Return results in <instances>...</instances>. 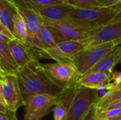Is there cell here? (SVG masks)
<instances>
[{
  "instance_id": "obj_1",
  "label": "cell",
  "mask_w": 121,
  "mask_h": 120,
  "mask_svg": "<svg viewBox=\"0 0 121 120\" xmlns=\"http://www.w3.org/2000/svg\"><path fill=\"white\" fill-rule=\"evenodd\" d=\"M14 75L24 103L30 96L37 94H49L58 97L64 90L48 78L39 61H33L20 68Z\"/></svg>"
},
{
  "instance_id": "obj_2",
  "label": "cell",
  "mask_w": 121,
  "mask_h": 120,
  "mask_svg": "<svg viewBox=\"0 0 121 120\" xmlns=\"http://www.w3.org/2000/svg\"><path fill=\"white\" fill-rule=\"evenodd\" d=\"M121 4L110 8H73L68 19L81 25L97 28L121 19Z\"/></svg>"
},
{
  "instance_id": "obj_3",
  "label": "cell",
  "mask_w": 121,
  "mask_h": 120,
  "mask_svg": "<svg viewBox=\"0 0 121 120\" xmlns=\"http://www.w3.org/2000/svg\"><path fill=\"white\" fill-rule=\"evenodd\" d=\"M40 66L48 78L63 89L77 84L82 77V74L70 59L57 61L55 63H40Z\"/></svg>"
},
{
  "instance_id": "obj_4",
  "label": "cell",
  "mask_w": 121,
  "mask_h": 120,
  "mask_svg": "<svg viewBox=\"0 0 121 120\" xmlns=\"http://www.w3.org/2000/svg\"><path fill=\"white\" fill-rule=\"evenodd\" d=\"M44 25L53 35L56 43L69 40H82L91 37V32L96 29L81 25L69 19L60 21L43 20Z\"/></svg>"
},
{
  "instance_id": "obj_5",
  "label": "cell",
  "mask_w": 121,
  "mask_h": 120,
  "mask_svg": "<svg viewBox=\"0 0 121 120\" xmlns=\"http://www.w3.org/2000/svg\"><path fill=\"white\" fill-rule=\"evenodd\" d=\"M120 44L121 40L88 47L70 59L82 76Z\"/></svg>"
},
{
  "instance_id": "obj_6",
  "label": "cell",
  "mask_w": 121,
  "mask_h": 120,
  "mask_svg": "<svg viewBox=\"0 0 121 120\" xmlns=\"http://www.w3.org/2000/svg\"><path fill=\"white\" fill-rule=\"evenodd\" d=\"M16 11L22 16L27 30V44L43 50L38 33L43 24V18L34 10L27 6L22 0H9Z\"/></svg>"
},
{
  "instance_id": "obj_7",
  "label": "cell",
  "mask_w": 121,
  "mask_h": 120,
  "mask_svg": "<svg viewBox=\"0 0 121 120\" xmlns=\"http://www.w3.org/2000/svg\"><path fill=\"white\" fill-rule=\"evenodd\" d=\"M97 101L96 89L79 86L68 111L66 120H82Z\"/></svg>"
},
{
  "instance_id": "obj_8",
  "label": "cell",
  "mask_w": 121,
  "mask_h": 120,
  "mask_svg": "<svg viewBox=\"0 0 121 120\" xmlns=\"http://www.w3.org/2000/svg\"><path fill=\"white\" fill-rule=\"evenodd\" d=\"M58 97L49 94L30 96L24 103V120H40L57 103Z\"/></svg>"
},
{
  "instance_id": "obj_9",
  "label": "cell",
  "mask_w": 121,
  "mask_h": 120,
  "mask_svg": "<svg viewBox=\"0 0 121 120\" xmlns=\"http://www.w3.org/2000/svg\"><path fill=\"white\" fill-rule=\"evenodd\" d=\"M90 44V38L82 40H69L57 43L55 47L40 51V59H51L55 62L67 59L80 52L82 50L88 47Z\"/></svg>"
},
{
  "instance_id": "obj_10",
  "label": "cell",
  "mask_w": 121,
  "mask_h": 120,
  "mask_svg": "<svg viewBox=\"0 0 121 120\" xmlns=\"http://www.w3.org/2000/svg\"><path fill=\"white\" fill-rule=\"evenodd\" d=\"M2 95L7 109L11 112L24 105L18 83L15 75H6L1 81Z\"/></svg>"
},
{
  "instance_id": "obj_11",
  "label": "cell",
  "mask_w": 121,
  "mask_h": 120,
  "mask_svg": "<svg viewBox=\"0 0 121 120\" xmlns=\"http://www.w3.org/2000/svg\"><path fill=\"white\" fill-rule=\"evenodd\" d=\"M8 44L11 53L19 69L24 67L33 61L41 59V50L38 48L23 43L16 39L11 40Z\"/></svg>"
},
{
  "instance_id": "obj_12",
  "label": "cell",
  "mask_w": 121,
  "mask_h": 120,
  "mask_svg": "<svg viewBox=\"0 0 121 120\" xmlns=\"http://www.w3.org/2000/svg\"><path fill=\"white\" fill-rule=\"evenodd\" d=\"M121 40V19L116 20L91 32L89 47Z\"/></svg>"
},
{
  "instance_id": "obj_13",
  "label": "cell",
  "mask_w": 121,
  "mask_h": 120,
  "mask_svg": "<svg viewBox=\"0 0 121 120\" xmlns=\"http://www.w3.org/2000/svg\"><path fill=\"white\" fill-rule=\"evenodd\" d=\"M74 7L67 4H58L48 6L37 11L36 12L43 20L49 21H60L69 18L70 13Z\"/></svg>"
},
{
  "instance_id": "obj_14",
  "label": "cell",
  "mask_w": 121,
  "mask_h": 120,
  "mask_svg": "<svg viewBox=\"0 0 121 120\" xmlns=\"http://www.w3.org/2000/svg\"><path fill=\"white\" fill-rule=\"evenodd\" d=\"M121 54V44H120L112 52H111L100 62H99L94 66H93L90 70H89L85 74L94 72H101L106 74L108 76H109L111 79L113 69L116 65L117 61L118 60Z\"/></svg>"
},
{
  "instance_id": "obj_15",
  "label": "cell",
  "mask_w": 121,
  "mask_h": 120,
  "mask_svg": "<svg viewBox=\"0 0 121 120\" xmlns=\"http://www.w3.org/2000/svg\"><path fill=\"white\" fill-rule=\"evenodd\" d=\"M0 64L5 76L14 75L19 69L16 63L7 42L0 40Z\"/></svg>"
},
{
  "instance_id": "obj_16",
  "label": "cell",
  "mask_w": 121,
  "mask_h": 120,
  "mask_svg": "<svg viewBox=\"0 0 121 120\" xmlns=\"http://www.w3.org/2000/svg\"><path fill=\"white\" fill-rule=\"evenodd\" d=\"M111 82V79L106 74L101 72H94L82 76L78 81L79 86L92 89H99L108 85Z\"/></svg>"
},
{
  "instance_id": "obj_17",
  "label": "cell",
  "mask_w": 121,
  "mask_h": 120,
  "mask_svg": "<svg viewBox=\"0 0 121 120\" xmlns=\"http://www.w3.org/2000/svg\"><path fill=\"white\" fill-rule=\"evenodd\" d=\"M16 13V9L9 0H0V21L13 34V16Z\"/></svg>"
},
{
  "instance_id": "obj_18",
  "label": "cell",
  "mask_w": 121,
  "mask_h": 120,
  "mask_svg": "<svg viewBox=\"0 0 121 120\" xmlns=\"http://www.w3.org/2000/svg\"><path fill=\"white\" fill-rule=\"evenodd\" d=\"M13 35L16 40L27 44V30L25 22L22 16L16 11L13 18Z\"/></svg>"
},
{
  "instance_id": "obj_19",
  "label": "cell",
  "mask_w": 121,
  "mask_h": 120,
  "mask_svg": "<svg viewBox=\"0 0 121 120\" xmlns=\"http://www.w3.org/2000/svg\"><path fill=\"white\" fill-rule=\"evenodd\" d=\"M38 38L43 51L51 49L55 47L57 45L53 35L49 29L46 27V25H44V23L40 28L38 33Z\"/></svg>"
},
{
  "instance_id": "obj_20",
  "label": "cell",
  "mask_w": 121,
  "mask_h": 120,
  "mask_svg": "<svg viewBox=\"0 0 121 120\" xmlns=\"http://www.w3.org/2000/svg\"><path fill=\"white\" fill-rule=\"evenodd\" d=\"M121 100V88L113 91L104 99L98 101L96 104V113L103 112L111 103Z\"/></svg>"
},
{
  "instance_id": "obj_21",
  "label": "cell",
  "mask_w": 121,
  "mask_h": 120,
  "mask_svg": "<svg viewBox=\"0 0 121 120\" xmlns=\"http://www.w3.org/2000/svg\"><path fill=\"white\" fill-rule=\"evenodd\" d=\"M22 1L35 11L48 6L65 4L63 0H22Z\"/></svg>"
},
{
  "instance_id": "obj_22",
  "label": "cell",
  "mask_w": 121,
  "mask_h": 120,
  "mask_svg": "<svg viewBox=\"0 0 121 120\" xmlns=\"http://www.w3.org/2000/svg\"><path fill=\"white\" fill-rule=\"evenodd\" d=\"M64 2L74 8H101L96 0H63Z\"/></svg>"
},
{
  "instance_id": "obj_23",
  "label": "cell",
  "mask_w": 121,
  "mask_h": 120,
  "mask_svg": "<svg viewBox=\"0 0 121 120\" xmlns=\"http://www.w3.org/2000/svg\"><path fill=\"white\" fill-rule=\"evenodd\" d=\"M68 111L62 105L57 103L53 108L54 120H66Z\"/></svg>"
},
{
  "instance_id": "obj_24",
  "label": "cell",
  "mask_w": 121,
  "mask_h": 120,
  "mask_svg": "<svg viewBox=\"0 0 121 120\" xmlns=\"http://www.w3.org/2000/svg\"><path fill=\"white\" fill-rule=\"evenodd\" d=\"M101 8L114 7L121 4V0H96Z\"/></svg>"
},
{
  "instance_id": "obj_25",
  "label": "cell",
  "mask_w": 121,
  "mask_h": 120,
  "mask_svg": "<svg viewBox=\"0 0 121 120\" xmlns=\"http://www.w3.org/2000/svg\"><path fill=\"white\" fill-rule=\"evenodd\" d=\"M96 105H94L89 111V112L86 114V115L84 117L82 120H96Z\"/></svg>"
},
{
  "instance_id": "obj_26",
  "label": "cell",
  "mask_w": 121,
  "mask_h": 120,
  "mask_svg": "<svg viewBox=\"0 0 121 120\" xmlns=\"http://www.w3.org/2000/svg\"><path fill=\"white\" fill-rule=\"evenodd\" d=\"M0 32L1 33H3L5 36H6L8 38H9L10 40H14L15 39L13 35L1 23V21H0Z\"/></svg>"
},
{
  "instance_id": "obj_27",
  "label": "cell",
  "mask_w": 121,
  "mask_h": 120,
  "mask_svg": "<svg viewBox=\"0 0 121 120\" xmlns=\"http://www.w3.org/2000/svg\"><path fill=\"white\" fill-rule=\"evenodd\" d=\"M111 81L116 83L119 87L121 82V71H116L113 72L111 75Z\"/></svg>"
},
{
  "instance_id": "obj_28",
  "label": "cell",
  "mask_w": 121,
  "mask_h": 120,
  "mask_svg": "<svg viewBox=\"0 0 121 120\" xmlns=\"http://www.w3.org/2000/svg\"><path fill=\"white\" fill-rule=\"evenodd\" d=\"M109 110H121V101L116 102V103H111L104 111Z\"/></svg>"
},
{
  "instance_id": "obj_29",
  "label": "cell",
  "mask_w": 121,
  "mask_h": 120,
  "mask_svg": "<svg viewBox=\"0 0 121 120\" xmlns=\"http://www.w3.org/2000/svg\"><path fill=\"white\" fill-rule=\"evenodd\" d=\"M11 112H10L8 109H7V108H6V106L4 105V104H3L1 101H0V113L1 114H4V115H9V113H11Z\"/></svg>"
},
{
  "instance_id": "obj_30",
  "label": "cell",
  "mask_w": 121,
  "mask_h": 120,
  "mask_svg": "<svg viewBox=\"0 0 121 120\" xmlns=\"http://www.w3.org/2000/svg\"><path fill=\"white\" fill-rule=\"evenodd\" d=\"M0 40H1V41H3V42H5L9 43L11 40H10L9 38H8L6 36H5L3 33H1L0 32Z\"/></svg>"
},
{
  "instance_id": "obj_31",
  "label": "cell",
  "mask_w": 121,
  "mask_h": 120,
  "mask_svg": "<svg viewBox=\"0 0 121 120\" xmlns=\"http://www.w3.org/2000/svg\"><path fill=\"white\" fill-rule=\"evenodd\" d=\"M11 113L12 112L9 113V115H4L0 113V120H10Z\"/></svg>"
},
{
  "instance_id": "obj_32",
  "label": "cell",
  "mask_w": 121,
  "mask_h": 120,
  "mask_svg": "<svg viewBox=\"0 0 121 120\" xmlns=\"http://www.w3.org/2000/svg\"><path fill=\"white\" fill-rule=\"evenodd\" d=\"M0 101L5 105V102L3 98V95H2V88H1V81H0Z\"/></svg>"
},
{
  "instance_id": "obj_33",
  "label": "cell",
  "mask_w": 121,
  "mask_h": 120,
  "mask_svg": "<svg viewBox=\"0 0 121 120\" xmlns=\"http://www.w3.org/2000/svg\"><path fill=\"white\" fill-rule=\"evenodd\" d=\"M10 120H18L16 115V112H12L11 115V119Z\"/></svg>"
},
{
  "instance_id": "obj_34",
  "label": "cell",
  "mask_w": 121,
  "mask_h": 120,
  "mask_svg": "<svg viewBox=\"0 0 121 120\" xmlns=\"http://www.w3.org/2000/svg\"><path fill=\"white\" fill-rule=\"evenodd\" d=\"M121 120V115H118V116H116V117H114L111 118V119H109V120Z\"/></svg>"
},
{
  "instance_id": "obj_35",
  "label": "cell",
  "mask_w": 121,
  "mask_h": 120,
  "mask_svg": "<svg viewBox=\"0 0 121 120\" xmlns=\"http://www.w3.org/2000/svg\"><path fill=\"white\" fill-rule=\"evenodd\" d=\"M4 74L2 73V72H1L0 71V81H3V79L4 78Z\"/></svg>"
},
{
  "instance_id": "obj_36",
  "label": "cell",
  "mask_w": 121,
  "mask_h": 120,
  "mask_svg": "<svg viewBox=\"0 0 121 120\" xmlns=\"http://www.w3.org/2000/svg\"><path fill=\"white\" fill-rule=\"evenodd\" d=\"M121 63V56H120V57H119V59H118V60L117 61V63H116V64H120Z\"/></svg>"
},
{
  "instance_id": "obj_37",
  "label": "cell",
  "mask_w": 121,
  "mask_h": 120,
  "mask_svg": "<svg viewBox=\"0 0 121 120\" xmlns=\"http://www.w3.org/2000/svg\"><path fill=\"white\" fill-rule=\"evenodd\" d=\"M0 71L3 73V71H2V70H1V64H0ZM3 74H4V73H3ZM4 76H5V75H4Z\"/></svg>"
},
{
  "instance_id": "obj_38",
  "label": "cell",
  "mask_w": 121,
  "mask_h": 120,
  "mask_svg": "<svg viewBox=\"0 0 121 120\" xmlns=\"http://www.w3.org/2000/svg\"><path fill=\"white\" fill-rule=\"evenodd\" d=\"M119 18L121 19V11H120V13H119Z\"/></svg>"
},
{
  "instance_id": "obj_39",
  "label": "cell",
  "mask_w": 121,
  "mask_h": 120,
  "mask_svg": "<svg viewBox=\"0 0 121 120\" xmlns=\"http://www.w3.org/2000/svg\"><path fill=\"white\" fill-rule=\"evenodd\" d=\"M119 88H121V84H120V87Z\"/></svg>"
},
{
  "instance_id": "obj_40",
  "label": "cell",
  "mask_w": 121,
  "mask_h": 120,
  "mask_svg": "<svg viewBox=\"0 0 121 120\" xmlns=\"http://www.w3.org/2000/svg\"></svg>"
},
{
  "instance_id": "obj_41",
  "label": "cell",
  "mask_w": 121,
  "mask_h": 120,
  "mask_svg": "<svg viewBox=\"0 0 121 120\" xmlns=\"http://www.w3.org/2000/svg\"></svg>"
}]
</instances>
